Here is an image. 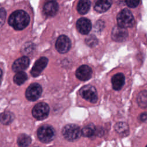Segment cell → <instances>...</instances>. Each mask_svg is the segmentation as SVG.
Here are the masks:
<instances>
[{
    "label": "cell",
    "instance_id": "obj_9",
    "mask_svg": "<svg viewBox=\"0 0 147 147\" xmlns=\"http://www.w3.org/2000/svg\"><path fill=\"white\" fill-rule=\"evenodd\" d=\"M128 36V32L126 29L119 26H115L111 32L112 39L117 42H123L126 40Z\"/></svg>",
    "mask_w": 147,
    "mask_h": 147
},
{
    "label": "cell",
    "instance_id": "obj_14",
    "mask_svg": "<svg viewBox=\"0 0 147 147\" xmlns=\"http://www.w3.org/2000/svg\"><path fill=\"white\" fill-rule=\"evenodd\" d=\"M59 5L57 2L51 1L46 2L44 5L43 11L45 14L49 17L54 16L57 12Z\"/></svg>",
    "mask_w": 147,
    "mask_h": 147
},
{
    "label": "cell",
    "instance_id": "obj_19",
    "mask_svg": "<svg viewBox=\"0 0 147 147\" xmlns=\"http://www.w3.org/2000/svg\"><path fill=\"white\" fill-rule=\"evenodd\" d=\"M32 142L30 137L26 134H20L17 138V144L19 147H28Z\"/></svg>",
    "mask_w": 147,
    "mask_h": 147
},
{
    "label": "cell",
    "instance_id": "obj_20",
    "mask_svg": "<svg viewBox=\"0 0 147 147\" xmlns=\"http://www.w3.org/2000/svg\"><path fill=\"white\" fill-rule=\"evenodd\" d=\"M14 115L10 111H4L0 114V122L3 125H9L14 119Z\"/></svg>",
    "mask_w": 147,
    "mask_h": 147
},
{
    "label": "cell",
    "instance_id": "obj_23",
    "mask_svg": "<svg viewBox=\"0 0 147 147\" xmlns=\"http://www.w3.org/2000/svg\"><path fill=\"white\" fill-rule=\"evenodd\" d=\"M28 79L27 75L24 72H19L15 75L13 78V80L15 83L18 85L23 84Z\"/></svg>",
    "mask_w": 147,
    "mask_h": 147
},
{
    "label": "cell",
    "instance_id": "obj_30",
    "mask_svg": "<svg viewBox=\"0 0 147 147\" xmlns=\"http://www.w3.org/2000/svg\"><path fill=\"white\" fill-rule=\"evenodd\" d=\"M146 147H147V145H146Z\"/></svg>",
    "mask_w": 147,
    "mask_h": 147
},
{
    "label": "cell",
    "instance_id": "obj_16",
    "mask_svg": "<svg viewBox=\"0 0 147 147\" xmlns=\"http://www.w3.org/2000/svg\"><path fill=\"white\" fill-rule=\"evenodd\" d=\"M112 1L110 0H100L98 1L94 6L95 11L99 13L106 11L111 6Z\"/></svg>",
    "mask_w": 147,
    "mask_h": 147
},
{
    "label": "cell",
    "instance_id": "obj_28",
    "mask_svg": "<svg viewBox=\"0 0 147 147\" xmlns=\"http://www.w3.org/2000/svg\"><path fill=\"white\" fill-rule=\"evenodd\" d=\"M2 76V70L0 69V83H1V81Z\"/></svg>",
    "mask_w": 147,
    "mask_h": 147
},
{
    "label": "cell",
    "instance_id": "obj_18",
    "mask_svg": "<svg viewBox=\"0 0 147 147\" xmlns=\"http://www.w3.org/2000/svg\"><path fill=\"white\" fill-rule=\"evenodd\" d=\"M114 128L116 132L121 136H127L129 134V126L125 122H119L117 123L114 126Z\"/></svg>",
    "mask_w": 147,
    "mask_h": 147
},
{
    "label": "cell",
    "instance_id": "obj_22",
    "mask_svg": "<svg viewBox=\"0 0 147 147\" xmlns=\"http://www.w3.org/2000/svg\"><path fill=\"white\" fill-rule=\"evenodd\" d=\"M137 100L139 106L144 109H147V90L140 92L138 95Z\"/></svg>",
    "mask_w": 147,
    "mask_h": 147
},
{
    "label": "cell",
    "instance_id": "obj_21",
    "mask_svg": "<svg viewBox=\"0 0 147 147\" xmlns=\"http://www.w3.org/2000/svg\"><path fill=\"white\" fill-rule=\"evenodd\" d=\"M82 135L84 137H90L95 134L96 132V129L93 124H88L84 126L81 130Z\"/></svg>",
    "mask_w": 147,
    "mask_h": 147
},
{
    "label": "cell",
    "instance_id": "obj_11",
    "mask_svg": "<svg viewBox=\"0 0 147 147\" xmlns=\"http://www.w3.org/2000/svg\"><path fill=\"white\" fill-rule=\"evenodd\" d=\"M76 26L77 30L82 34H88L92 27L91 21L86 18H79L76 24Z\"/></svg>",
    "mask_w": 147,
    "mask_h": 147
},
{
    "label": "cell",
    "instance_id": "obj_13",
    "mask_svg": "<svg viewBox=\"0 0 147 147\" xmlns=\"http://www.w3.org/2000/svg\"><path fill=\"white\" fill-rule=\"evenodd\" d=\"M30 63L29 58L27 56H22L17 59L13 64L12 69L14 72H22L26 69Z\"/></svg>",
    "mask_w": 147,
    "mask_h": 147
},
{
    "label": "cell",
    "instance_id": "obj_17",
    "mask_svg": "<svg viewBox=\"0 0 147 147\" xmlns=\"http://www.w3.org/2000/svg\"><path fill=\"white\" fill-rule=\"evenodd\" d=\"M90 6L91 2L90 1L81 0L77 5V10L80 14H85L89 11Z\"/></svg>",
    "mask_w": 147,
    "mask_h": 147
},
{
    "label": "cell",
    "instance_id": "obj_6",
    "mask_svg": "<svg viewBox=\"0 0 147 147\" xmlns=\"http://www.w3.org/2000/svg\"><path fill=\"white\" fill-rule=\"evenodd\" d=\"M80 95L84 99L91 103H96L98 100V94L96 88L92 85L87 84L80 90Z\"/></svg>",
    "mask_w": 147,
    "mask_h": 147
},
{
    "label": "cell",
    "instance_id": "obj_1",
    "mask_svg": "<svg viewBox=\"0 0 147 147\" xmlns=\"http://www.w3.org/2000/svg\"><path fill=\"white\" fill-rule=\"evenodd\" d=\"M29 21V14L22 10H18L12 13L8 20L9 24L17 30H22L26 28Z\"/></svg>",
    "mask_w": 147,
    "mask_h": 147
},
{
    "label": "cell",
    "instance_id": "obj_5",
    "mask_svg": "<svg viewBox=\"0 0 147 147\" xmlns=\"http://www.w3.org/2000/svg\"><path fill=\"white\" fill-rule=\"evenodd\" d=\"M49 113V106L44 102H40L36 104L32 111V113L34 118L38 120L45 119L48 117Z\"/></svg>",
    "mask_w": 147,
    "mask_h": 147
},
{
    "label": "cell",
    "instance_id": "obj_12",
    "mask_svg": "<svg viewBox=\"0 0 147 147\" xmlns=\"http://www.w3.org/2000/svg\"><path fill=\"white\" fill-rule=\"evenodd\" d=\"M92 69L87 65H82L76 71V77L80 80L86 81L90 79L92 76Z\"/></svg>",
    "mask_w": 147,
    "mask_h": 147
},
{
    "label": "cell",
    "instance_id": "obj_8",
    "mask_svg": "<svg viewBox=\"0 0 147 147\" xmlns=\"http://www.w3.org/2000/svg\"><path fill=\"white\" fill-rule=\"evenodd\" d=\"M71 42L70 39L65 35L60 36L56 40L55 47L60 53L67 52L71 48Z\"/></svg>",
    "mask_w": 147,
    "mask_h": 147
},
{
    "label": "cell",
    "instance_id": "obj_2",
    "mask_svg": "<svg viewBox=\"0 0 147 147\" xmlns=\"http://www.w3.org/2000/svg\"><path fill=\"white\" fill-rule=\"evenodd\" d=\"M118 26L123 28H131L134 24V18L132 13L127 9L121 10L117 17Z\"/></svg>",
    "mask_w": 147,
    "mask_h": 147
},
{
    "label": "cell",
    "instance_id": "obj_7",
    "mask_svg": "<svg viewBox=\"0 0 147 147\" xmlns=\"http://www.w3.org/2000/svg\"><path fill=\"white\" fill-rule=\"evenodd\" d=\"M42 93V88L41 86L34 83L31 84L26 91V97L30 101H35L38 99Z\"/></svg>",
    "mask_w": 147,
    "mask_h": 147
},
{
    "label": "cell",
    "instance_id": "obj_29",
    "mask_svg": "<svg viewBox=\"0 0 147 147\" xmlns=\"http://www.w3.org/2000/svg\"><path fill=\"white\" fill-rule=\"evenodd\" d=\"M35 147H38V146H35Z\"/></svg>",
    "mask_w": 147,
    "mask_h": 147
},
{
    "label": "cell",
    "instance_id": "obj_25",
    "mask_svg": "<svg viewBox=\"0 0 147 147\" xmlns=\"http://www.w3.org/2000/svg\"><path fill=\"white\" fill-rule=\"evenodd\" d=\"M125 3H126V5L130 7H131V8H134V7H136L138 6V3H140V1H125Z\"/></svg>",
    "mask_w": 147,
    "mask_h": 147
},
{
    "label": "cell",
    "instance_id": "obj_10",
    "mask_svg": "<svg viewBox=\"0 0 147 147\" xmlns=\"http://www.w3.org/2000/svg\"><path fill=\"white\" fill-rule=\"evenodd\" d=\"M48 62V60L45 57H41L38 59L35 62L33 67H32V69L30 71L31 75L34 77L38 76L46 67Z\"/></svg>",
    "mask_w": 147,
    "mask_h": 147
},
{
    "label": "cell",
    "instance_id": "obj_15",
    "mask_svg": "<svg viewBox=\"0 0 147 147\" xmlns=\"http://www.w3.org/2000/svg\"><path fill=\"white\" fill-rule=\"evenodd\" d=\"M125 76L122 73L115 74L111 79V83L113 88L115 90H120L125 84Z\"/></svg>",
    "mask_w": 147,
    "mask_h": 147
},
{
    "label": "cell",
    "instance_id": "obj_4",
    "mask_svg": "<svg viewBox=\"0 0 147 147\" xmlns=\"http://www.w3.org/2000/svg\"><path fill=\"white\" fill-rule=\"evenodd\" d=\"M39 140L43 143H48L55 137V130L50 125H45L40 127L37 131Z\"/></svg>",
    "mask_w": 147,
    "mask_h": 147
},
{
    "label": "cell",
    "instance_id": "obj_3",
    "mask_svg": "<svg viewBox=\"0 0 147 147\" xmlns=\"http://www.w3.org/2000/svg\"><path fill=\"white\" fill-rule=\"evenodd\" d=\"M62 134L67 140L74 141L80 137L82 131L78 125L75 124H68L63 128Z\"/></svg>",
    "mask_w": 147,
    "mask_h": 147
},
{
    "label": "cell",
    "instance_id": "obj_24",
    "mask_svg": "<svg viewBox=\"0 0 147 147\" xmlns=\"http://www.w3.org/2000/svg\"><path fill=\"white\" fill-rule=\"evenodd\" d=\"M6 18L5 10L0 6V28L3 25Z\"/></svg>",
    "mask_w": 147,
    "mask_h": 147
},
{
    "label": "cell",
    "instance_id": "obj_27",
    "mask_svg": "<svg viewBox=\"0 0 147 147\" xmlns=\"http://www.w3.org/2000/svg\"><path fill=\"white\" fill-rule=\"evenodd\" d=\"M140 119L144 122H147V112L143 113L140 115Z\"/></svg>",
    "mask_w": 147,
    "mask_h": 147
},
{
    "label": "cell",
    "instance_id": "obj_26",
    "mask_svg": "<svg viewBox=\"0 0 147 147\" xmlns=\"http://www.w3.org/2000/svg\"><path fill=\"white\" fill-rule=\"evenodd\" d=\"M95 39H96L95 38V36H92V37H90V36H89V37L88 38H87V40H86V42L90 45H91V44H92V45H95V42L96 41V42H97L96 41H95Z\"/></svg>",
    "mask_w": 147,
    "mask_h": 147
}]
</instances>
